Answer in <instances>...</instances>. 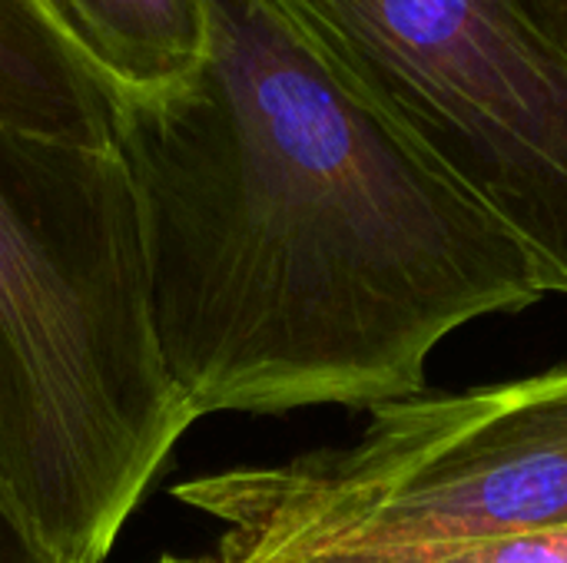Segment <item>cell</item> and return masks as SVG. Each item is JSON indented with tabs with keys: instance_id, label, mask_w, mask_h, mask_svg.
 Wrapping results in <instances>:
<instances>
[{
	"instance_id": "6da1fadb",
	"label": "cell",
	"mask_w": 567,
	"mask_h": 563,
	"mask_svg": "<svg viewBox=\"0 0 567 563\" xmlns=\"http://www.w3.org/2000/svg\"><path fill=\"white\" fill-rule=\"evenodd\" d=\"M116 149L153 338L196 421L422 395L455 329L551 295L532 249L266 0H213L206 63L126 103Z\"/></svg>"
},
{
	"instance_id": "7a4b0ae2",
	"label": "cell",
	"mask_w": 567,
	"mask_h": 563,
	"mask_svg": "<svg viewBox=\"0 0 567 563\" xmlns=\"http://www.w3.org/2000/svg\"><path fill=\"white\" fill-rule=\"evenodd\" d=\"M196 425L159 358L120 149L0 126V508L43 563H106Z\"/></svg>"
},
{
	"instance_id": "3957f363",
	"label": "cell",
	"mask_w": 567,
	"mask_h": 563,
	"mask_svg": "<svg viewBox=\"0 0 567 563\" xmlns=\"http://www.w3.org/2000/svg\"><path fill=\"white\" fill-rule=\"evenodd\" d=\"M219 563H379L567 528V365L372 408L342 448L199 475Z\"/></svg>"
},
{
	"instance_id": "277c9868",
	"label": "cell",
	"mask_w": 567,
	"mask_h": 563,
	"mask_svg": "<svg viewBox=\"0 0 567 563\" xmlns=\"http://www.w3.org/2000/svg\"><path fill=\"white\" fill-rule=\"evenodd\" d=\"M567 295V56L528 0H266Z\"/></svg>"
},
{
	"instance_id": "5b68a950",
	"label": "cell",
	"mask_w": 567,
	"mask_h": 563,
	"mask_svg": "<svg viewBox=\"0 0 567 563\" xmlns=\"http://www.w3.org/2000/svg\"><path fill=\"white\" fill-rule=\"evenodd\" d=\"M123 103L83 53L53 0H0V126L113 149Z\"/></svg>"
},
{
	"instance_id": "8992f818",
	"label": "cell",
	"mask_w": 567,
	"mask_h": 563,
	"mask_svg": "<svg viewBox=\"0 0 567 563\" xmlns=\"http://www.w3.org/2000/svg\"><path fill=\"white\" fill-rule=\"evenodd\" d=\"M120 103L186 86L209 53L213 0H53Z\"/></svg>"
},
{
	"instance_id": "52a82bcc",
	"label": "cell",
	"mask_w": 567,
	"mask_h": 563,
	"mask_svg": "<svg viewBox=\"0 0 567 563\" xmlns=\"http://www.w3.org/2000/svg\"><path fill=\"white\" fill-rule=\"evenodd\" d=\"M379 563H567V528L492 538Z\"/></svg>"
},
{
	"instance_id": "ba28073f",
	"label": "cell",
	"mask_w": 567,
	"mask_h": 563,
	"mask_svg": "<svg viewBox=\"0 0 567 563\" xmlns=\"http://www.w3.org/2000/svg\"><path fill=\"white\" fill-rule=\"evenodd\" d=\"M528 3H532L535 17L542 20L545 33L567 56V0H528Z\"/></svg>"
},
{
	"instance_id": "9c48e42d",
	"label": "cell",
	"mask_w": 567,
	"mask_h": 563,
	"mask_svg": "<svg viewBox=\"0 0 567 563\" xmlns=\"http://www.w3.org/2000/svg\"><path fill=\"white\" fill-rule=\"evenodd\" d=\"M0 563H43L0 508Z\"/></svg>"
},
{
	"instance_id": "30bf717a",
	"label": "cell",
	"mask_w": 567,
	"mask_h": 563,
	"mask_svg": "<svg viewBox=\"0 0 567 563\" xmlns=\"http://www.w3.org/2000/svg\"><path fill=\"white\" fill-rule=\"evenodd\" d=\"M159 563H219V561H183V557H163Z\"/></svg>"
}]
</instances>
